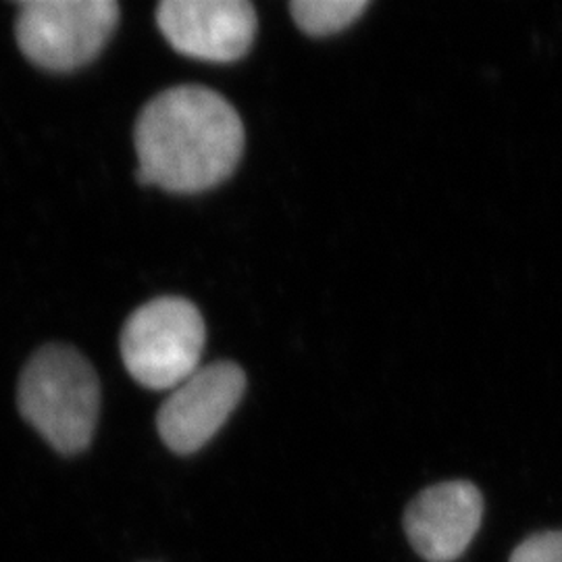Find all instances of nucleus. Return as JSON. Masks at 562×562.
I'll return each instance as SVG.
<instances>
[{
  "label": "nucleus",
  "mask_w": 562,
  "mask_h": 562,
  "mask_svg": "<svg viewBox=\"0 0 562 562\" xmlns=\"http://www.w3.org/2000/svg\"><path fill=\"white\" fill-rule=\"evenodd\" d=\"M115 0H27L15 36L21 53L48 71H76L101 55L115 32Z\"/></svg>",
  "instance_id": "20e7f679"
},
{
  "label": "nucleus",
  "mask_w": 562,
  "mask_h": 562,
  "mask_svg": "<svg viewBox=\"0 0 562 562\" xmlns=\"http://www.w3.org/2000/svg\"><path fill=\"white\" fill-rule=\"evenodd\" d=\"M206 327L201 311L186 299L146 302L121 331L127 373L148 390H176L199 371Z\"/></svg>",
  "instance_id": "7ed1b4c3"
},
{
  "label": "nucleus",
  "mask_w": 562,
  "mask_h": 562,
  "mask_svg": "<svg viewBox=\"0 0 562 562\" xmlns=\"http://www.w3.org/2000/svg\"><path fill=\"white\" fill-rule=\"evenodd\" d=\"M134 144L142 186L196 194L236 171L244 153V125L222 94L202 86H178L142 109Z\"/></svg>",
  "instance_id": "f257e3e1"
},
{
  "label": "nucleus",
  "mask_w": 562,
  "mask_h": 562,
  "mask_svg": "<svg viewBox=\"0 0 562 562\" xmlns=\"http://www.w3.org/2000/svg\"><path fill=\"white\" fill-rule=\"evenodd\" d=\"M367 7V0H294L290 11L302 32L327 36L346 30L361 18Z\"/></svg>",
  "instance_id": "6e6552de"
},
{
  "label": "nucleus",
  "mask_w": 562,
  "mask_h": 562,
  "mask_svg": "<svg viewBox=\"0 0 562 562\" xmlns=\"http://www.w3.org/2000/svg\"><path fill=\"white\" fill-rule=\"evenodd\" d=\"M246 390V375L236 362L201 367L162 402L157 417L161 440L176 454H194L211 442Z\"/></svg>",
  "instance_id": "39448f33"
},
{
  "label": "nucleus",
  "mask_w": 562,
  "mask_h": 562,
  "mask_svg": "<svg viewBox=\"0 0 562 562\" xmlns=\"http://www.w3.org/2000/svg\"><path fill=\"white\" fill-rule=\"evenodd\" d=\"M21 417L60 454H80L97 431L101 383L94 367L71 346L41 348L18 387Z\"/></svg>",
  "instance_id": "f03ea898"
},
{
  "label": "nucleus",
  "mask_w": 562,
  "mask_h": 562,
  "mask_svg": "<svg viewBox=\"0 0 562 562\" xmlns=\"http://www.w3.org/2000/svg\"><path fill=\"white\" fill-rule=\"evenodd\" d=\"M508 562H562V529H546L527 536L513 548Z\"/></svg>",
  "instance_id": "1a4fd4ad"
},
{
  "label": "nucleus",
  "mask_w": 562,
  "mask_h": 562,
  "mask_svg": "<svg viewBox=\"0 0 562 562\" xmlns=\"http://www.w3.org/2000/svg\"><path fill=\"white\" fill-rule=\"evenodd\" d=\"M157 23L181 55L232 63L252 46L257 11L246 0H165L157 9Z\"/></svg>",
  "instance_id": "423d86ee"
},
{
  "label": "nucleus",
  "mask_w": 562,
  "mask_h": 562,
  "mask_svg": "<svg viewBox=\"0 0 562 562\" xmlns=\"http://www.w3.org/2000/svg\"><path fill=\"white\" fill-rule=\"evenodd\" d=\"M483 508L482 490L475 483H434L408 503L402 527L423 561L457 562L480 533Z\"/></svg>",
  "instance_id": "0eeeda50"
}]
</instances>
